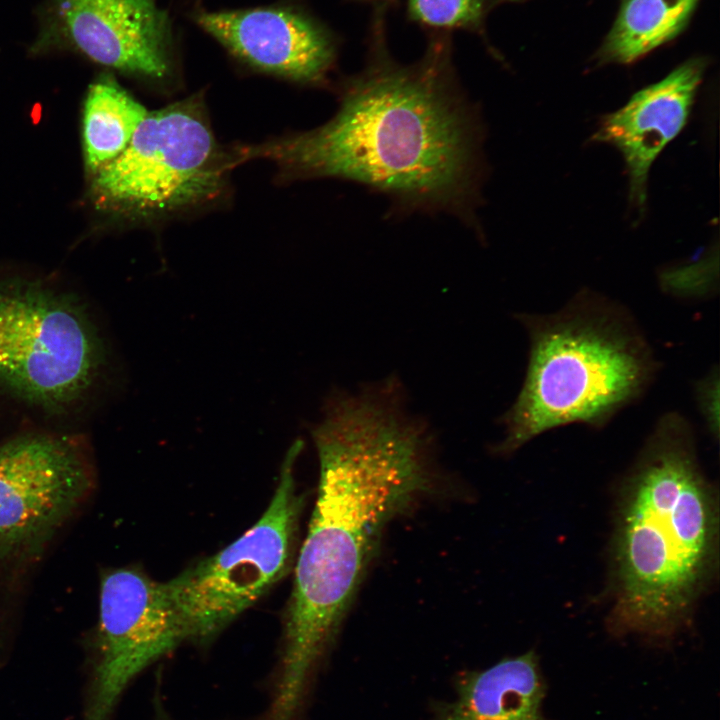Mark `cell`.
Segmentation results:
<instances>
[{
  "instance_id": "13",
  "label": "cell",
  "mask_w": 720,
  "mask_h": 720,
  "mask_svg": "<svg viewBox=\"0 0 720 720\" xmlns=\"http://www.w3.org/2000/svg\"><path fill=\"white\" fill-rule=\"evenodd\" d=\"M543 700L539 664L529 651L465 678L444 720H545Z\"/></svg>"
},
{
  "instance_id": "1",
  "label": "cell",
  "mask_w": 720,
  "mask_h": 720,
  "mask_svg": "<svg viewBox=\"0 0 720 720\" xmlns=\"http://www.w3.org/2000/svg\"><path fill=\"white\" fill-rule=\"evenodd\" d=\"M319 484L284 621L273 702L300 706L386 523L433 485L430 433L409 417L394 378L356 395L334 393L312 430Z\"/></svg>"
},
{
  "instance_id": "12",
  "label": "cell",
  "mask_w": 720,
  "mask_h": 720,
  "mask_svg": "<svg viewBox=\"0 0 720 720\" xmlns=\"http://www.w3.org/2000/svg\"><path fill=\"white\" fill-rule=\"evenodd\" d=\"M702 73L703 64L697 60L677 67L607 115L593 137L615 146L623 155L629 174L630 201L640 210L644 209L647 197L650 167L685 126Z\"/></svg>"
},
{
  "instance_id": "6",
  "label": "cell",
  "mask_w": 720,
  "mask_h": 720,
  "mask_svg": "<svg viewBox=\"0 0 720 720\" xmlns=\"http://www.w3.org/2000/svg\"><path fill=\"white\" fill-rule=\"evenodd\" d=\"M96 484L80 433L36 427L0 441V663L33 576Z\"/></svg>"
},
{
  "instance_id": "16",
  "label": "cell",
  "mask_w": 720,
  "mask_h": 720,
  "mask_svg": "<svg viewBox=\"0 0 720 720\" xmlns=\"http://www.w3.org/2000/svg\"><path fill=\"white\" fill-rule=\"evenodd\" d=\"M487 10V0H408L409 16L434 28L479 31Z\"/></svg>"
},
{
  "instance_id": "19",
  "label": "cell",
  "mask_w": 720,
  "mask_h": 720,
  "mask_svg": "<svg viewBox=\"0 0 720 720\" xmlns=\"http://www.w3.org/2000/svg\"><path fill=\"white\" fill-rule=\"evenodd\" d=\"M175 4L180 5L181 7H184L187 11V13L202 7L201 2L202 0H173Z\"/></svg>"
},
{
  "instance_id": "14",
  "label": "cell",
  "mask_w": 720,
  "mask_h": 720,
  "mask_svg": "<svg viewBox=\"0 0 720 720\" xmlns=\"http://www.w3.org/2000/svg\"><path fill=\"white\" fill-rule=\"evenodd\" d=\"M147 113L111 76L96 80L89 88L83 115L87 167L98 171L120 155Z\"/></svg>"
},
{
  "instance_id": "8",
  "label": "cell",
  "mask_w": 720,
  "mask_h": 720,
  "mask_svg": "<svg viewBox=\"0 0 720 720\" xmlns=\"http://www.w3.org/2000/svg\"><path fill=\"white\" fill-rule=\"evenodd\" d=\"M198 99L148 112L124 151L97 171L107 201L145 214L213 198L230 162L218 151Z\"/></svg>"
},
{
  "instance_id": "3",
  "label": "cell",
  "mask_w": 720,
  "mask_h": 720,
  "mask_svg": "<svg viewBox=\"0 0 720 720\" xmlns=\"http://www.w3.org/2000/svg\"><path fill=\"white\" fill-rule=\"evenodd\" d=\"M614 536L617 634H676L711 583L718 559V502L688 420L662 415L629 472Z\"/></svg>"
},
{
  "instance_id": "15",
  "label": "cell",
  "mask_w": 720,
  "mask_h": 720,
  "mask_svg": "<svg viewBox=\"0 0 720 720\" xmlns=\"http://www.w3.org/2000/svg\"><path fill=\"white\" fill-rule=\"evenodd\" d=\"M699 0H623L604 45L609 61L630 63L674 38Z\"/></svg>"
},
{
  "instance_id": "4",
  "label": "cell",
  "mask_w": 720,
  "mask_h": 720,
  "mask_svg": "<svg viewBox=\"0 0 720 720\" xmlns=\"http://www.w3.org/2000/svg\"><path fill=\"white\" fill-rule=\"evenodd\" d=\"M529 338L523 385L502 416L510 454L551 429L606 425L639 400L658 371L655 354L621 304L582 290L560 310L519 314Z\"/></svg>"
},
{
  "instance_id": "2",
  "label": "cell",
  "mask_w": 720,
  "mask_h": 720,
  "mask_svg": "<svg viewBox=\"0 0 720 720\" xmlns=\"http://www.w3.org/2000/svg\"><path fill=\"white\" fill-rule=\"evenodd\" d=\"M365 69L338 86L322 126L242 152L295 178L352 181L405 212L445 211L479 231L483 126L456 81L449 42L401 65L375 41Z\"/></svg>"
},
{
  "instance_id": "5",
  "label": "cell",
  "mask_w": 720,
  "mask_h": 720,
  "mask_svg": "<svg viewBox=\"0 0 720 720\" xmlns=\"http://www.w3.org/2000/svg\"><path fill=\"white\" fill-rule=\"evenodd\" d=\"M88 303L43 279H0V404L43 420L87 408L108 363Z\"/></svg>"
},
{
  "instance_id": "18",
  "label": "cell",
  "mask_w": 720,
  "mask_h": 720,
  "mask_svg": "<svg viewBox=\"0 0 720 720\" xmlns=\"http://www.w3.org/2000/svg\"><path fill=\"white\" fill-rule=\"evenodd\" d=\"M719 368L715 366L695 384V398L704 423L714 440L719 436Z\"/></svg>"
},
{
  "instance_id": "9",
  "label": "cell",
  "mask_w": 720,
  "mask_h": 720,
  "mask_svg": "<svg viewBox=\"0 0 720 720\" xmlns=\"http://www.w3.org/2000/svg\"><path fill=\"white\" fill-rule=\"evenodd\" d=\"M183 641L165 582L134 567L105 571L82 720H111L131 681Z\"/></svg>"
},
{
  "instance_id": "11",
  "label": "cell",
  "mask_w": 720,
  "mask_h": 720,
  "mask_svg": "<svg viewBox=\"0 0 720 720\" xmlns=\"http://www.w3.org/2000/svg\"><path fill=\"white\" fill-rule=\"evenodd\" d=\"M187 16L231 58L253 70L301 84L328 83L335 40L294 0L221 10L199 7Z\"/></svg>"
},
{
  "instance_id": "7",
  "label": "cell",
  "mask_w": 720,
  "mask_h": 720,
  "mask_svg": "<svg viewBox=\"0 0 720 720\" xmlns=\"http://www.w3.org/2000/svg\"><path fill=\"white\" fill-rule=\"evenodd\" d=\"M302 447L301 440L289 447L272 499L252 527L165 582L185 641L213 639L290 568L302 506L294 472Z\"/></svg>"
},
{
  "instance_id": "17",
  "label": "cell",
  "mask_w": 720,
  "mask_h": 720,
  "mask_svg": "<svg viewBox=\"0 0 720 720\" xmlns=\"http://www.w3.org/2000/svg\"><path fill=\"white\" fill-rule=\"evenodd\" d=\"M662 290L679 299L712 297L718 291V265L712 254L697 262L671 267L659 274Z\"/></svg>"
},
{
  "instance_id": "10",
  "label": "cell",
  "mask_w": 720,
  "mask_h": 720,
  "mask_svg": "<svg viewBox=\"0 0 720 720\" xmlns=\"http://www.w3.org/2000/svg\"><path fill=\"white\" fill-rule=\"evenodd\" d=\"M50 40L152 82L171 79L179 37L156 0H50Z\"/></svg>"
}]
</instances>
